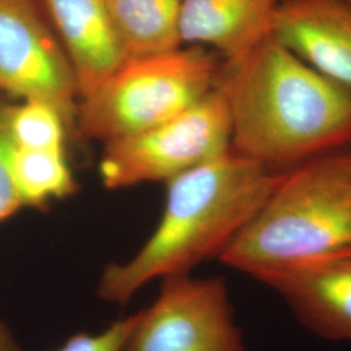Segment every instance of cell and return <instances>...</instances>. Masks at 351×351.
<instances>
[{"label": "cell", "instance_id": "obj_1", "mask_svg": "<svg viewBox=\"0 0 351 351\" xmlns=\"http://www.w3.org/2000/svg\"><path fill=\"white\" fill-rule=\"evenodd\" d=\"M230 147L278 172L351 146V88L304 62L275 33L221 65Z\"/></svg>", "mask_w": 351, "mask_h": 351}, {"label": "cell", "instance_id": "obj_2", "mask_svg": "<svg viewBox=\"0 0 351 351\" xmlns=\"http://www.w3.org/2000/svg\"><path fill=\"white\" fill-rule=\"evenodd\" d=\"M284 172L232 147L167 182L162 219L138 252L101 272L98 295L125 304L154 280L193 274L220 258L269 198Z\"/></svg>", "mask_w": 351, "mask_h": 351}, {"label": "cell", "instance_id": "obj_3", "mask_svg": "<svg viewBox=\"0 0 351 351\" xmlns=\"http://www.w3.org/2000/svg\"><path fill=\"white\" fill-rule=\"evenodd\" d=\"M351 245V146L284 171L219 261L255 278L284 264Z\"/></svg>", "mask_w": 351, "mask_h": 351}, {"label": "cell", "instance_id": "obj_4", "mask_svg": "<svg viewBox=\"0 0 351 351\" xmlns=\"http://www.w3.org/2000/svg\"><path fill=\"white\" fill-rule=\"evenodd\" d=\"M223 63L207 47L128 59L91 94L81 98L75 121L88 138H124L185 112L216 88Z\"/></svg>", "mask_w": 351, "mask_h": 351}, {"label": "cell", "instance_id": "obj_5", "mask_svg": "<svg viewBox=\"0 0 351 351\" xmlns=\"http://www.w3.org/2000/svg\"><path fill=\"white\" fill-rule=\"evenodd\" d=\"M232 119L226 95L211 90L185 112L160 125L104 143L99 173L106 188L175 178L230 149Z\"/></svg>", "mask_w": 351, "mask_h": 351}, {"label": "cell", "instance_id": "obj_6", "mask_svg": "<svg viewBox=\"0 0 351 351\" xmlns=\"http://www.w3.org/2000/svg\"><path fill=\"white\" fill-rule=\"evenodd\" d=\"M125 351H247L224 277L163 278L155 301L137 313Z\"/></svg>", "mask_w": 351, "mask_h": 351}, {"label": "cell", "instance_id": "obj_7", "mask_svg": "<svg viewBox=\"0 0 351 351\" xmlns=\"http://www.w3.org/2000/svg\"><path fill=\"white\" fill-rule=\"evenodd\" d=\"M0 91L46 101L75 124V73L37 0H0Z\"/></svg>", "mask_w": 351, "mask_h": 351}, {"label": "cell", "instance_id": "obj_8", "mask_svg": "<svg viewBox=\"0 0 351 351\" xmlns=\"http://www.w3.org/2000/svg\"><path fill=\"white\" fill-rule=\"evenodd\" d=\"M317 339L351 342V245L255 277Z\"/></svg>", "mask_w": 351, "mask_h": 351}, {"label": "cell", "instance_id": "obj_9", "mask_svg": "<svg viewBox=\"0 0 351 351\" xmlns=\"http://www.w3.org/2000/svg\"><path fill=\"white\" fill-rule=\"evenodd\" d=\"M75 73L80 99L128 60L106 0H39Z\"/></svg>", "mask_w": 351, "mask_h": 351}, {"label": "cell", "instance_id": "obj_10", "mask_svg": "<svg viewBox=\"0 0 351 351\" xmlns=\"http://www.w3.org/2000/svg\"><path fill=\"white\" fill-rule=\"evenodd\" d=\"M274 33L304 62L351 88V8L342 0H281Z\"/></svg>", "mask_w": 351, "mask_h": 351}, {"label": "cell", "instance_id": "obj_11", "mask_svg": "<svg viewBox=\"0 0 351 351\" xmlns=\"http://www.w3.org/2000/svg\"><path fill=\"white\" fill-rule=\"evenodd\" d=\"M281 0H184L182 43L211 47L237 63L274 34Z\"/></svg>", "mask_w": 351, "mask_h": 351}, {"label": "cell", "instance_id": "obj_12", "mask_svg": "<svg viewBox=\"0 0 351 351\" xmlns=\"http://www.w3.org/2000/svg\"><path fill=\"white\" fill-rule=\"evenodd\" d=\"M128 59L182 47L184 0H106Z\"/></svg>", "mask_w": 351, "mask_h": 351}, {"label": "cell", "instance_id": "obj_13", "mask_svg": "<svg viewBox=\"0 0 351 351\" xmlns=\"http://www.w3.org/2000/svg\"><path fill=\"white\" fill-rule=\"evenodd\" d=\"M12 176L24 207L46 210L51 202L68 198L78 190L64 150L16 147Z\"/></svg>", "mask_w": 351, "mask_h": 351}, {"label": "cell", "instance_id": "obj_14", "mask_svg": "<svg viewBox=\"0 0 351 351\" xmlns=\"http://www.w3.org/2000/svg\"><path fill=\"white\" fill-rule=\"evenodd\" d=\"M66 126L63 114L46 101L27 99L8 106V128L19 149L64 150Z\"/></svg>", "mask_w": 351, "mask_h": 351}, {"label": "cell", "instance_id": "obj_15", "mask_svg": "<svg viewBox=\"0 0 351 351\" xmlns=\"http://www.w3.org/2000/svg\"><path fill=\"white\" fill-rule=\"evenodd\" d=\"M14 149L16 146L8 128V106L0 103V223L8 220L24 208L13 182Z\"/></svg>", "mask_w": 351, "mask_h": 351}, {"label": "cell", "instance_id": "obj_16", "mask_svg": "<svg viewBox=\"0 0 351 351\" xmlns=\"http://www.w3.org/2000/svg\"><path fill=\"white\" fill-rule=\"evenodd\" d=\"M137 313L117 319L101 333H77L53 351H125L126 341L136 324Z\"/></svg>", "mask_w": 351, "mask_h": 351}, {"label": "cell", "instance_id": "obj_17", "mask_svg": "<svg viewBox=\"0 0 351 351\" xmlns=\"http://www.w3.org/2000/svg\"><path fill=\"white\" fill-rule=\"evenodd\" d=\"M0 351H25L3 322H0Z\"/></svg>", "mask_w": 351, "mask_h": 351}, {"label": "cell", "instance_id": "obj_18", "mask_svg": "<svg viewBox=\"0 0 351 351\" xmlns=\"http://www.w3.org/2000/svg\"><path fill=\"white\" fill-rule=\"evenodd\" d=\"M342 1H343L346 5H349L351 8V0H342Z\"/></svg>", "mask_w": 351, "mask_h": 351}]
</instances>
